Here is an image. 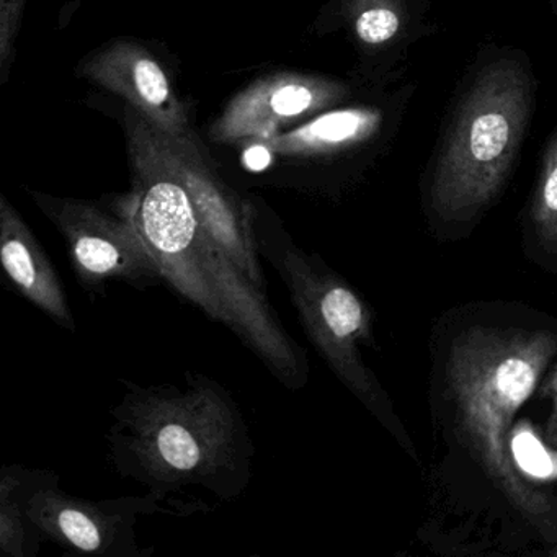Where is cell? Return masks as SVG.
<instances>
[{"mask_svg": "<svg viewBox=\"0 0 557 557\" xmlns=\"http://www.w3.org/2000/svg\"><path fill=\"white\" fill-rule=\"evenodd\" d=\"M133 191L126 207L164 282L208 318L226 325L289 391L308 384L306 351L285 331L267 295L208 233L172 161L165 136L126 107Z\"/></svg>", "mask_w": 557, "mask_h": 557, "instance_id": "6da1fadb", "label": "cell"}, {"mask_svg": "<svg viewBox=\"0 0 557 557\" xmlns=\"http://www.w3.org/2000/svg\"><path fill=\"white\" fill-rule=\"evenodd\" d=\"M122 383L125 394L107 433L116 474L168 500L188 487L224 502L246 492L256 448L239 404L223 384L197 371H187L181 386Z\"/></svg>", "mask_w": 557, "mask_h": 557, "instance_id": "7a4b0ae2", "label": "cell"}, {"mask_svg": "<svg viewBox=\"0 0 557 557\" xmlns=\"http://www.w3.org/2000/svg\"><path fill=\"white\" fill-rule=\"evenodd\" d=\"M557 355V334L475 325L449 347L446 389L475 461L508 504L547 537L557 530L554 498L521 478L510 455L511 422Z\"/></svg>", "mask_w": 557, "mask_h": 557, "instance_id": "3957f363", "label": "cell"}, {"mask_svg": "<svg viewBox=\"0 0 557 557\" xmlns=\"http://www.w3.org/2000/svg\"><path fill=\"white\" fill-rule=\"evenodd\" d=\"M531 81L515 61H498L475 81L440 154L432 208L465 221L487 207L504 185L530 115Z\"/></svg>", "mask_w": 557, "mask_h": 557, "instance_id": "277c9868", "label": "cell"}, {"mask_svg": "<svg viewBox=\"0 0 557 557\" xmlns=\"http://www.w3.org/2000/svg\"><path fill=\"white\" fill-rule=\"evenodd\" d=\"M253 236L260 259L283 280L306 337L332 373L368 409L381 412L383 391L361 348L373 341V312L364 299L321 257L296 246L276 221L253 207Z\"/></svg>", "mask_w": 557, "mask_h": 557, "instance_id": "5b68a950", "label": "cell"}, {"mask_svg": "<svg viewBox=\"0 0 557 557\" xmlns=\"http://www.w3.org/2000/svg\"><path fill=\"white\" fill-rule=\"evenodd\" d=\"M30 195L66 240L74 275L84 292L107 296V288L115 282L136 289L165 283L125 198L109 210L92 201L53 197L44 191Z\"/></svg>", "mask_w": 557, "mask_h": 557, "instance_id": "8992f818", "label": "cell"}, {"mask_svg": "<svg viewBox=\"0 0 557 557\" xmlns=\"http://www.w3.org/2000/svg\"><path fill=\"white\" fill-rule=\"evenodd\" d=\"M168 505V498L154 492L86 500L64 492L54 472L37 469L25 497V513L44 541L64 549L103 557H151L156 549L139 546L136 523L141 515L187 517Z\"/></svg>", "mask_w": 557, "mask_h": 557, "instance_id": "52a82bcc", "label": "cell"}, {"mask_svg": "<svg viewBox=\"0 0 557 557\" xmlns=\"http://www.w3.org/2000/svg\"><path fill=\"white\" fill-rule=\"evenodd\" d=\"M79 71L90 83L125 99L128 107L175 145L203 151L164 67L141 45L113 41L90 54Z\"/></svg>", "mask_w": 557, "mask_h": 557, "instance_id": "ba28073f", "label": "cell"}, {"mask_svg": "<svg viewBox=\"0 0 557 557\" xmlns=\"http://www.w3.org/2000/svg\"><path fill=\"white\" fill-rule=\"evenodd\" d=\"M337 83L308 74H276L237 94L210 129L213 141L269 139L288 123L308 120L342 99Z\"/></svg>", "mask_w": 557, "mask_h": 557, "instance_id": "9c48e42d", "label": "cell"}, {"mask_svg": "<svg viewBox=\"0 0 557 557\" xmlns=\"http://www.w3.org/2000/svg\"><path fill=\"white\" fill-rule=\"evenodd\" d=\"M165 141L208 233L226 250L250 283L267 295V276L253 236L252 205L244 201L218 177L203 151L181 148L169 138Z\"/></svg>", "mask_w": 557, "mask_h": 557, "instance_id": "30bf717a", "label": "cell"}, {"mask_svg": "<svg viewBox=\"0 0 557 557\" xmlns=\"http://www.w3.org/2000/svg\"><path fill=\"white\" fill-rule=\"evenodd\" d=\"M0 262L12 285L27 301L60 327L77 331L57 267L5 197H0Z\"/></svg>", "mask_w": 557, "mask_h": 557, "instance_id": "8fae6325", "label": "cell"}, {"mask_svg": "<svg viewBox=\"0 0 557 557\" xmlns=\"http://www.w3.org/2000/svg\"><path fill=\"white\" fill-rule=\"evenodd\" d=\"M376 125L377 115L370 110H334L302 123L292 132L263 139V146L280 158H319L368 138Z\"/></svg>", "mask_w": 557, "mask_h": 557, "instance_id": "7c38bea8", "label": "cell"}, {"mask_svg": "<svg viewBox=\"0 0 557 557\" xmlns=\"http://www.w3.org/2000/svg\"><path fill=\"white\" fill-rule=\"evenodd\" d=\"M37 469L4 466L0 472V550L9 557H34L44 537L25 513V497Z\"/></svg>", "mask_w": 557, "mask_h": 557, "instance_id": "4fadbf2b", "label": "cell"}, {"mask_svg": "<svg viewBox=\"0 0 557 557\" xmlns=\"http://www.w3.org/2000/svg\"><path fill=\"white\" fill-rule=\"evenodd\" d=\"M533 221L541 243L549 249H557V138H554L546 156L534 200Z\"/></svg>", "mask_w": 557, "mask_h": 557, "instance_id": "5bb4252c", "label": "cell"}, {"mask_svg": "<svg viewBox=\"0 0 557 557\" xmlns=\"http://www.w3.org/2000/svg\"><path fill=\"white\" fill-rule=\"evenodd\" d=\"M25 0H0V70L2 81H8L14 58V45L24 14Z\"/></svg>", "mask_w": 557, "mask_h": 557, "instance_id": "9a60e30c", "label": "cell"}, {"mask_svg": "<svg viewBox=\"0 0 557 557\" xmlns=\"http://www.w3.org/2000/svg\"><path fill=\"white\" fill-rule=\"evenodd\" d=\"M357 35L368 45L391 40L399 30V17L389 9L373 8L361 12L357 18Z\"/></svg>", "mask_w": 557, "mask_h": 557, "instance_id": "2e32d148", "label": "cell"}, {"mask_svg": "<svg viewBox=\"0 0 557 557\" xmlns=\"http://www.w3.org/2000/svg\"><path fill=\"white\" fill-rule=\"evenodd\" d=\"M543 396L550 404L549 419H547L544 435H546V442L554 449H557V367L550 371L549 376L544 381Z\"/></svg>", "mask_w": 557, "mask_h": 557, "instance_id": "e0dca14e", "label": "cell"}, {"mask_svg": "<svg viewBox=\"0 0 557 557\" xmlns=\"http://www.w3.org/2000/svg\"><path fill=\"white\" fill-rule=\"evenodd\" d=\"M554 554H556V556H557V549H556V550H554Z\"/></svg>", "mask_w": 557, "mask_h": 557, "instance_id": "ac0fdd59", "label": "cell"}]
</instances>
